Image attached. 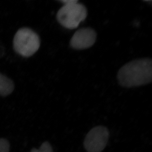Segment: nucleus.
<instances>
[{"label": "nucleus", "mask_w": 152, "mask_h": 152, "mask_svg": "<svg viewBox=\"0 0 152 152\" xmlns=\"http://www.w3.org/2000/svg\"><path fill=\"white\" fill-rule=\"evenodd\" d=\"M118 82L124 87L131 88L150 83L152 80V61L150 58L129 62L119 69Z\"/></svg>", "instance_id": "f257e3e1"}, {"label": "nucleus", "mask_w": 152, "mask_h": 152, "mask_svg": "<svg viewBox=\"0 0 152 152\" xmlns=\"http://www.w3.org/2000/svg\"><path fill=\"white\" fill-rule=\"evenodd\" d=\"M61 1L64 3V5L57 13L58 21L66 29H75L87 16L86 7L75 0Z\"/></svg>", "instance_id": "f03ea898"}, {"label": "nucleus", "mask_w": 152, "mask_h": 152, "mask_svg": "<svg viewBox=\"0 0 152 152\" xmlns=\"http://www.w3.org/2000/svg\"><path fill=\"white\" fill-rule=\"evenodd\" d=\"M13 45L16 53L24 57H29L39 48L40 39L38 34L31 29L22 28L15 34Z\"/></svg>", "instance_id": "7ed1b4c3"}, {"label": "nucleus", "mask_w": 152, "mask_h": 152, "mask_svg": "<svg viewBox=\"0 0 152 152\" xmlns=\"http://www.w3.org/2000/svg\"><path fill=\"white\" fill-rule=\"evenodd\" d=\"M109 138L107 128L102 126H96L86 135L84 145L88 152H101L106 146Z\"/></svg>", "instance_id": "20e7f679"}, {"label": "nucleus", "mask_w": 152, "mask_h": 152, "mask_svg": "<svg viewBox=\"0 0 152 152\" xmlns=\"http://www.w3.org/2000/svg\"><path fill=\"white\" fill-rule=\"evenodd\" d=\"M96 33L91 28H83L77 31L72 37L70 46L76 50L87 49L96 41Z\"/></svg>", "instance_id": "39448f33"}, {"label": "nucleus", "mask_w": 152, "mask_h": 152, "mask_svg": "<svg viewBox=\"0 0 152 152\" xmlns=\"http://www.w3.org/2000/svg\"><path fill=\"white\" fill-rule=\"evenodd\" d=\"M15 84L12 79L0 73V96H6L12 93Z\"/></svg>", "instance_id": "423d86ee"}, {"label": "nucleus", "mask_w": 152, "mask_h": 152, "mask_svg": "<svg viewBox=\"0 0 152 152\" xmlns=\"http://www.w3.org/2000/svg\"><path fill=\"white\" fill-rule=\"evenodd\" d=\"M31 152H53V150L50 144L48 142L43 143L39 149H33Z\"/></svg>", "instance_id": "0eeeda50"}, {"label": "nucleus", "mask_w": 152, "mask_h": 152, "mask_svg": "<svg viewBox=\"0 0 152 152\" xmlns=\"http://www.w3.org/2000/svg\"><path fill=\"white\" fill-rule=\"evenodd\" d=\"M10 143L6 139H0V152H9Z\"/></svg>", "instance_id": "6e6552de"}]
</instances>
